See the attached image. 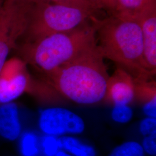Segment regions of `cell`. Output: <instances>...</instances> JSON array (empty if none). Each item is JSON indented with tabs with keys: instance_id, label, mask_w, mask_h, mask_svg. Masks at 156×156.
Returning <instances> with one entry per match:
<instances>
[{
	"instance_id": "1",
	"label": "cell",
	"mask_w": 156,
	"mask_h": 156,
	"mask_svg": "<svg viewBox=\"0 0 156 156\" xmlns=\"http://www.w3.org/2000/svg\"><path fill=\"white\" fill-rule=\"evenodd\" d=\"M97 42L70 62L46 73V82L75 103L93 105L104 100L110 76Z\"/></svg>"
},
{
	"instance_id": "2",
	"label": "cell",
	"mask_w": 156,
	"mask_h": 156,
	"mask_svg": "<svg viewBox=\"0 0 156 156\" xmlns=\"http://www.w3.org/2000/svg\"><path fill=\"white\" fill-rule=\"evenodd\" d=\"M89 20L104 58L115 62L136 80H149L144 65L142 35L137 21L117 15L103 19L92 15Z\"/></svg>"
},
{
	"instance_id": "3",
	"label": "cell",
	"mask_w": 156,
	"mask_h": 156,
	"mask_svg": "<svg viewBox=\"0 0 156 156\" xmlns=\"http://www.w3.org/2000/svg\"><path fill=\"white\" fill-rule=\"evenodd\" d=\"M96 38L93 25L87 20L70 31L26 42L19 51L23 62L46 74L72 60L97 42Z\"/></svg>"
},
{
	"instance_id": "4",
	"label": "cell",
	"mask_w": 156,
	"mask_h": 156,
	"mask_svg": "<svg viewBox=\"0 0 156 156\" xmlns=\"http://www.w3.org/2000/svg\"><path fill=\"white\" fill-rule=\"evenodd\" d=\"M92 15L94 13L89 11L51 2L35 4L30 12L23 36L26 37V42H32L68 31L87 21Z\"/></svg>"
},
{
	"instance_id": "5",
	"label": "cell",
	"mask_w": 156,
	"mask_h": 156,
	"mask_svg": "<svg viewBox=\"0 0 156 156\" xmlns=\"http://www.w3.org/2000/svg\"><path fill=\"white\" fill-rule=\"evenodd\" d=\"M29 9L11 0H4L0 9V74L12 49L23 37L28 23Z\"/></svg>"
},
{
	"instance_id": "6",
	"label": "cell",
	"mask_w": 156,
	"mask_h": 156,
	"mask_svg": "<svg viewBox=\"0 0 156 156\" xmlns=\"http://www.w3.org/2000/svg\"><path fill=\"white\" fill-rule=\"evenodd\" d=\"M41 130L46 135L64 136L66 134H79L83 132V119L69 109L53 107L41 112L39 119Z\"/></svg>"
},
{
	"instance_id": "7",
	"label": "cell",
	"mask_w": 156,
	"mask_h": 156,
	"mask_svg": "<svg viewBox=\"0 0 156 156\" xmlns=\"http://www.w3.org/2000/svg\"><path fill=\"white\" fill-rule=\"evenodd\" d=\"M31 87V80L22 60L6 62L0 74V104L9 103Z\"/></svg>"
},
{
	"instance_id": "8",
	"label": "cell",
	"mask_w": 156,
	"mask_h": 156,
	"mask_svg": "<svg viewBox=\"0 0 156 156\" xmlns=\"http://www.w3.org/2000/svg\"><path fill=\"white\" fill-rule=\"evenodd\" d=\"M128 18L135 20L140 24L143 41L144 65L151 78L156 71V7Z\"/></svg>"
},
{
	"instance_id": "9",
	"label": "cell",
	"mask_w": 156,
	"mask_h": 156,
	"mask_svg": "<svg viewBox=\"0 0 156 156\" xmlns=\"http://www.w3.org/2000/svg\"><path fill=\"white\" fill-rule=\"evenodd\" d=\"M136 98V79L128 72L117 67L109 77L104 100L115 105H128Z\"/></svg>"
},
{
	"instance_id": "10",
	"label": "cell",
	"mask_w": 156,
	"mask_h": 156,
	"mask_svg": "<svg viewBox=\"0 0 156 156\" xmlns=\"http://www.w3.org/2000/svg\"><path fill=\"white\" fill-rule=\"evenodd\" d=\"M21 132L18 108L15 103H6L0 107V136L15 140Z\"/></svg>"
},
{
	"instance_id": "11",
	"label": "cell",
	"mask_w": 156,
	"mask_h": 156,
	"mask_svg": "<svg viewBox=\"0 0 156 156\" xmlns=\"http://www.w3.org/2000/svg\"><path fill=\"white\" fill-rule=\"evenodd\" d=\"M136 98L142 101L143 111L147 115H153L156 112V83L149 80H136Z\"/></svg>"
},
{
	"instance_id": "12",
	"label": "cell",
	"mask_w": 156,
	"mask_h": 156,
	"mask_svg": "<svg viewBox=\"0 0 156 156\" xmlns=\"http://www.w3.org/2000/svg\"><path fill=\"white\" fill-rule=\"evenodd\" d=\"M117 11L112 15L130 17L156 7V0H117Z\"/></svg>"
},
{
	"instance_id": "13",
	"label": "cell",
	"mask_w": 156,
	"mask_h": 156,
	"mask_svg": "<svg viewBox=\"0 0 156 156\" xmlns=\"http://www.w3.org/2000/svg\"><path fill=\"white\" fill-rule=\"evenodd\" d=\"M59 147L73 156H95L96 152L93 147L71 136L64 135L58 138Z\"/></svg>"
},
{
	"instance_id": "14",
	"label": "cell",
	"mask_w": 156,
	"mask_h": 156,
	"mask_svg": "<svg viewBox=\"0 0 156 156\" xmlns=\"http://www.w3.org/2000/svg\"><path fill=\"white\" fill-rule=\"evenodd\" d=\"M108 156H145V151L140 143L128 141L116 147Z\"/></svg>"
},
{
	"instance_id": "15",
	"label": "cell",
	"mask_w": 156,
	"mask_h": 156,
	"mask_svg": "<svg viewBox=\"0 0 156 156\" xmlns=\"http://www.w3.org/2000/svg\"><path fill=\"white\" fill-rule=\"evenodd\" d=\"M133 116V109L128 105H115L112 111V119L116 123H128L132 119Z\"/></svg>"
},
{
	"instance_id": "16",
	"label": "cell",
	"mask_w": 156,
	"mask_h": 156,
	"mask_svg": "<svg viewBox=\"0 0 156 156\" xmlns=\"http://www.w3.org/2000/svg\"><path fill=\"white\" fill-rule=\"evenodd\" d=\"M21 149L24 156H35L38 154L37 138L31 133H27L23 136Z\"/></svg>"
},
{
	"instance_id": "17",
	"label": "cell",
	"mask_w": 156,
	"mask_h": 156,
	"mask_svg": "<svg viewBox=\"0 0 156 156\" xmlns=\"http://www.w3.org/2000/svg\"><path fill=\"white\" fill-rule=\"evenodd\" d=\"M49 2L89 11L94 13V9L87 0H48Z\"/></svg>"
},
{
	"instance_id": "18",
	"label": "cell",
	"mask_w": 156,
	"mask_h": 156,
	"mask_svg": "<svg viewBox=\"0 0 156 156\" xmlns=\"http://www.w3.org/2000/svg\"><path fill=\"white\" fill-rule=\"evenodd\" d=\"M95 11L106 9L111 12L112 14L117 11V0H87Z\"/></svg>"
},
{
	"instance_id": "19",
	"label": "cell",
	"mask_w": 156,
	"mask_h": 156,
	"mask_svg": "<svg viewBox=\"0 0 156 156\" xmlns=\"http://www.w3.org/2000/svg\"><path fill=\"white\" fill-rule=\"evenodd\" d=\"M42 146L47 156H55L59 147L58 139L56 136L46 135L42 140Z\"/></svg>"
},
{
	"instance_id": "20",
	"label": "cell",
	"mask_w": 156,
	"mask_h": 156,
	"mask_svg": "<svg viewBox=\"0 0 156 156\" xmlns=\"http://www.w3.org/2000/svg\"><path fill=\"white\" fill-rule=\"evenodd\" d=\"M139 129L144 136L156 134V118L146 117L140 122Z\"/></svg>"
},
{
	"instance_id": "21",
	"label": "cell",
	"mask_w": 156,
	"mask_h": 156,
	"mask_svg": "<svg viewBox=\"0 0 156 156\" xmlns=\"http://www.w3.org/2000/svg\"><path fill=\"white\" fill-rule=\"evenodd\" d=\"M141 145L145 153L151 156H156V134L144 136Z\"/></svg>"
},
{
	"instance_id": "22",
	"label": "cell",
	"mask_w": 156,
	"mask_h": 156,
	"mask_svg": "<svg viewBox=\"0 0 156 156\" xmlns=\"http://www.w3.org/2000/svg\"><path fill=\"white\" fill-rule=\"evenodd\" d=\"M13 1L20 4H27V5H35L40 3L49 2L48 0H13Z\"/></svg>"
},
{
	"instance_id": "23",
	"label": "cell",
	"mask_w": 156,
	"mask_h": 156,
	"mask_svg": "<svg viewBox=\"0 0 156 156\" xmlns=\"http://www.w3.org/2000/svg\"><path fill=\"white\" fill-rule=\"evenodd\" d=\"M55 156H73V155L68 153L67 152H65L64 151H58V152L56 154Z\"/></svg>"
},
{
	"instance_id": "24",
	"label": "cell",
	"mask_w": 156,
	"mask_h": 156,
	"mask_svg": "<svg viewBox=\"0 0 156 156\" xmlns=\"http://www.w3.org/2000/svg\"><path fill=\"white\" fill-rule=\"evenodd\" d=\"M3 1H4V0H0V9H1V6H2V4Z\"/></svg>"
}]
</instances>
